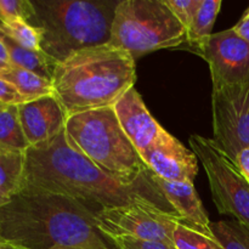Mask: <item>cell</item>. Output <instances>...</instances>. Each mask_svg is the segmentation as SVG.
<instances>
[{"instance_id": "cell-22", "label": "cell", "mask_w": 249, "mask_h": 249, "mask_svg": "<svg viewBox=\"0 0 249 249\" xmlns=\"http://www.w3.org/2000/svg\"><path fill=\"white\" fill-rule=\"evenodd\" d=\"M173 242L177 249H223L214 238L184 223H179L175 228Z\"/></svg>"}, {"instance_id": "cell-18", "label": "cell", "mask_w": 249, "mask_h": 249, "mask_svg": "<svg viewBox=\"0 0 249 249\" xmlns=\"http://www.w3.org/2000/svg\"><path fill=\"white\" fill-rule=\"evenodd\" d=\"M221 4V0H202L196 17L187 31L186 44L181 48L192 51L213 34V27L220 11Z\"/></svg>"}, {"instance_id": "cell-8", "label": "cell", "mask_w": 249, "mask_h": 249, "mask_svg": "<svg viewBox=\"0 0 249 249\" xmlns=\"http://www.w3.org/2000/svg\"><path fill=\"white\" fill-rule=\"evenodd\" d=\"M95 223L107 240L128 236L174 247L173 233L178 224L184 221L151 207L126 206L97 209Z\"/></svg>"}, {"instance_id": "cell-13", "label": "cell", "mask_w": 249, "mask_h": 249, "mask_svg": "<svg viewBox=\"0 0 249 249\" xmlns=\"http://www.w3.org/2000/svg\"><path fill=\"white\" fill-rule=\"evenodd\" d=\"M18 116L31 147L55 139L65 130L67 119L55 96H45L19 105Z\"/></svg>"}, {"instance_id": "cell-6", "label": "cell", "mask_w": 249, "mask_h": 249, "mask_svg": "<svg viewBox=\"0 0 249 249\" xmlns=\"http://www.w3.org/2000/svg\"><path fill=\"white\" fill-rule=\"evenodd\" d=\"M186 40V29L164 0H121L108 44L138 60L160 49L181 48Z\"/></svg>"}, {"instance_id": "cell-10", "label": "cell", "mask_w": 249, "mask_h": 249, "mask_svg": "<svg viewBox=\"0 0 249 249\" xmlns=\"http://www.w3.org/2000/svg\"><path fill=\"white\" fill-rule=\"evenodd\" d=\"M192 53L209 65L213 89L249 83V43L232 28L213 33Z\"/></svg>"}, {"instance_id": "cell-24", "label": "cell", "mask_w": 249, "mask_h": 249, "mask_svg": "<svg viewBox=\"0 0 249 249\" xmlns=\"http://www.w3.org/2000/svg\"><path fill=\"white\" fill-rule=\"evenodd\" d=\"M164 2L187 32L196 17L202 0H164Z\"/></svg>"}, {"instance_id": "cell-28", "label": "cell", "mask_w": 249, "mask_h": 249, "mask_svg": "<svg viewBox=\"0 0 249 249\" xmlns=\"http://www.w3.org/2000/svg\"><path fill=\"white\" fill-rule=\"evenodd\" d=\"M233 31L238 34L242 39L249 43V7L245 11L240 21L232 27Z\"/></svg>"}, {"instance_id": "cell-3", "label": "cell", "mask_w": 249, "mask_h": 249, "mask_svg": "<svg viewBox=\"0 0 249 249\" xmlns=\"http://www.w3.org/2000/svg\"><path fill=\"white\" fill-rule=\"evenodd\" d=\"M135 82V60L106 44L75 53L58 63L53 78V96L70 117L113 107Z\"/></svg>"}, {"instance_id": "cell-25", "label": "cell", "mask_w": 249, "mask_h": 249, "mask_svg": "<svg viewBox=\"0 0 249 249\" xmlns=\"http://www.w3.org/2000/svg\"><path fill=\"white\" fill-rule=\"evenodd\" d=\"M108 241L116 249H177L163 242L139 240V238L128 237V236L112 237Z\"/></svg>"}, {"instance_id": "cell-17", "label": "cell", "mask_w": 249, "mask_h": 249, "mask_svg": "<svg viewBox=\"0 0 249 249\" xmlns=\"http://www.w3.org/2000/svg\"><path fill=\"white\" fill-rule=\"evenodd\" d=\"M0 78L14 85L27 101H33L45 96H53V82L31 71L11 66L7 70L0 72Z\"/></svg>"}, {"instance_id": "cell-12", "label": "cell", "mask_w": 249, "mask_h": 249, "mask_svg": "<svg viewBox=\"0 0 249 249\" xmlns=\"http://www.w3.org/2000/svg\"><path fill=\"white\" fill-rule=\"evenodd\" d=\"M122 129L130 142L142 156L164 131V128L148 112L142 97L131 88L113 106Z\"/></svg>"}, {"instance_id": "cell-26", "label": "cell", "mask_w": 249, "mask_h": 249, "mask_svg": "<svg viewBox=\"0 0 249 249\" xmlns=\"http://www.w3.org/2000/svg\"><path fill=\"white\" fill-rule=\"evenodd\" d=\"M27 101L18 92V90L6 80L0 78V104L5 106H19Z\"/></svg>"}, {"instance_id": "cell-29", "label": "cell", "mask_w": 249, "mask_h": 249, "mask_svg": "<svg viewBox=\"0 0 249 249\" xmlns=\"http://www.w3.org/2000/svg\"><path fill=\"white\" fill-rule=\"evenodd\" d=\"M12 66L11 58H10V53L9 50H7L6 45L2 41V39L0 38V72L1 71L7 70Z\"/></svg>"}, {"instance_id": "cell-30", "label": "cell", "mask_w": 249, "mask_h": 249, "mask_svg": "<svg viewBox=\"0 0 249 249\" xmlns=\"http://www.w3.org/2000/svg\"><path fill=\"white\" fill-rule=\"evenodd\" d=\"M0 249H19L15 246H12L11 243H9L7 241H5L4 238L0 237Z\"/></svg>"}, {"instance_id": "cell-16", "label": "cell", "mask_w": 249, "mask_h": 249, "mask_svg": "<svg viewBox=\"0 0 249 249\" xmlns=\"http://www.w3.org/2000/svg\"><path fill=\"white\" fill-rule=\"evenodd\" d=\"M26 152L0 146V195L11 199L23 189Z\"/></svg>"}, {"instance_id": "cell-11", "label": "cell", "mask_w": 249, "mask_h": 249, "mask_svg": "<svg viewBox=\"0 0 249 249\" xmlns=\"http://www.w3.org/2000/svg\"><path fill=\"white\" fill-rule=\"evenodd\" d=\"M141 158L157 177L168 181L194 182L198 174L197 156L165 129Z\"/></svg>"}, {"instance_id": "cell-1", "label": "cell", "mask_w": 249, "mask_h": 249, "mask_svg": "<svg viewBox=\"0 0 249 249\" xmlns=\"http://www.w3.org/2000/svg\"><path fill=\"white\" fill-rule=\"evenodd\" d=\"M151 173L150 169L134 180L108 174L73 150L63 130L49 142L26 151L23 187L71 197L97 209L151 207L182 220L155 184Z\"/></svg>"}, {"instance_id": "cell-15", "label": "cell", "mask_w": 249, "mask_h": 249, "mask_svg": "<svg viewBox=\"0 0 249 249\" xmlns=\"http://www.w3.org/2000/svg\"><path fill=\"white\" fill-rule=\"evenodd\" d=\"M0 38L2 39L9 50L12 66L31 71V72L53 82V73L58 65L57 61L53 60L43 50L36 51L23 48L1 33H0Z\"/></svg>"}, {"instance_id": "cell-5", "label": "cell", "mask_w": 249, "mask_h": 249, "mask_svg": "<svg viewBox=\"0 0 249 249\" xmlns=\"http://www.w3.org/2000/svg\"><path fill=\"white\" fill-rule=\"evenodd\" d=\"M65 138L73 150L114 177L134 180L150 170L122 129L113 107L67 117Z\"/></svg>"}, {"instance_id": "cell-27", "label": "cell", "mask_w": 249, "mask_h": 249, "mask_svg": "<svg viewBox=\"0 0 249 249\" xmlns=\"http://www.w3.org/2000/svg\"><path fill=\"white\" fill-rule=\"evenodd\" d=\"M235 165L237 167L238 172L243 178L249 182V147L243 148L238 152L235 158Z\"/></svg>"}, {"instance_id": "cell-31", "label": "cell", "mask_w": 249, "mask_h": 249, "mask_svg": "<svg viewBox=\"0 0 249 249\" xmlns=\"http://www.w3.org/2000/svg\"><path fill=\"white\" fill-rule=\"evenodd\" d=\"M9 201H10L9 198H6V197H5V196L0 195V208H2V207H4L5 204L9 203Z\"/></svg>"}, {"instance_id": "cell-21", "label": "cell", "mask_w": 249, "mask_h": 249, "mask_svg": "<svg viewBox=\"0 0 249 249\" xmlns=\"http://www.w3.org/2000/svg\"><path fill=\"white\" fill-rule=\"evenodd\" d=\"M0 33L29 50H41L43 31L26 21L0 22Z\"/></svg>"}, {"instance_id": "cell-23", "label": "cell", "mask_w": 249, "mask_h": 249, "mask_svg": "<svg viewBox=\"0 0 249 249\" xmlns=\"http://www.w3.org/2000/svg\"><path fill=\"white\" fill-rule=\"evenodd\" d=\"M36 15L33 1L29 0H0V22H31Z\"/></svg>"}, {"instance_id": "cell-7", "label": "cell", "mask_w": 249, "mask_h": 249, "mask_svg": "<svg viewBox=\"0 0 249 249\" xmlns=\"http://www.w3.org/2000/svg\"><path fill=\"white\" fill-rule=\"evenodd\" d=\"M189 143L203 164L212 198L219 213L249 226V182L241 175L235 163L215 145L213 139L194 134L190 136Z\"/></svg>"}, {"instance_id": "cell-19", "label": "cell", "mask_w": 249, "mask_h": 249, "mask_svg": "<svg viewBox=\"0 0 249 249\" xmlns=\"http://www.w3.org/2000/svg\"><path fill=\"white\" fill-rule=\"evenodd\" d=\"M0 146L22 152L31 147L19 121L18 106L0 108Z\"/></svg>"}, {"instance_id": "cell-33", "label": "cell", "mask_w": 249, "mask_h": 249, "mask_svg": "<svg viewBox=\"0 0 249 249\" xmlns=\"http://www.w3.org/2000/svg\"><path fill=\"white\" fill-rule=\"evenodd\" d=\"M5 106V105H1V104H0V108H2V107H4Z\"/></svg>"}, {"instance_id": "cell-2", "label": "cell", "mask_w": 249, "mask_h": 249, "mask_svg": "<svg viewBox=\"0 0 249 249\" xmlns=\"http://www.w3.org/2000/svg\"><path fill=\"white\" fill-rule=\"evenodd\" d=\"M96 211L71 197L23 187L0 208V237L19 249H114L97 230Z\"/></svg>"}, {"instance_id": "cell-9", "label": "cell", "mask_w": 249, "mask_h": 249, "mask_svg": "<svg viewBox=\"0 0 249 249\" xmlns=\"http://www.w3.org/2000/svg\"><path fill=\"white\" fill-rule=\"evenodd\" d=\"M212 113L213 141L235 162L238 152L249 147V83L213 89Z\"/></svg>"}, {"instance_id": "cell-32", "label": "cell", "mask_w": 249, "mask_h": 249, "mask_svg": "<svg viewBox=\"0 0 249 249\" xmlns=\"http://www.w3.org/2000/svg\"><path fill=\"white\" fill-rule=\"evenodd\" d=\"M56 249H91V248H56Z\"/></svg>"}, {"instance_id": "cell-4", "label": "cell", "mask_w": 249, "mask_h": 249, "mask_svg": "<svg viewBox=\"0 0 249 249\" xmlns=\"http://www.w3.org/2000/svg\"><path fill=\"white\" fill-rule=\"evenodd\" d=\"M121 0H36L29 23L43 31L41 50L57 61L111 40Z\"/></svg>"}, {"instance_id": "cell-14", "label": "cell", "mask_w": 249, "mask_h": 249, "mask_svg": "<svg viewBox=\"0 0 249 249\" xmlns=\"http://www.w3.org/2000/svg\"><path fill=\"white\" fill-rule=\"evenodd\" d=\"M151 178L163 192L167 201L172 204L180 218L195 230L214 238L211 231V223L206 209L197 195L194 182L168 181L151 173ZM215 240V238H214Z\"/></svg>"}, {"instance_id": "cell-20", "label": "cell", "mask_w": 249, "mask_h": 249, "mask_svg": "<svg viewBox=\"0 0 249 249\" xmlns=\"http://www.w3.org/2000/svg\"><path fill=\"white\" fill-rule=\"evenodd\" d=\"M211 231L223 249H249V226L236 219L211 223Z\"/></svg>"}]
</instances>
